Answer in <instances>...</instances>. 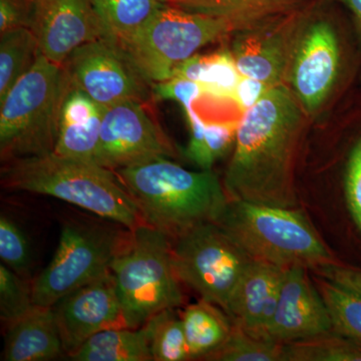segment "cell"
I'll list each match as a JSON object with an SVG mask.
<instances>
[{"instance_id":"obj_30","label":"cell","mask_w":361,"mask_h":361,"mask_svg":"<svg viewBox=\"0 0 361 361\" xmlns=\"http://www.w3.org/2000/svg\"><path fill=\"white\" fill-rule=\"evenodd\" d=\"M241 75L230 49L202 54L198 84L202 85L205 94L216 99H233Z\"/></svg>"},{"instance_id":"obj_20","label":"cell","mask_w":361,"mask_h":361,"mask_svg":"<svg viewBox=\"0 0 361 361\" xmlns=\"http://www.w3.org/2000/svg\"><path fill=\"white\" fill-rule=\"evenodd\" d=\"M169 6L229 21L237 30L292 13L300 0H164Z\"/></svg>"},{"instance_id":"obj_36","label":"cell","mask_w":361,"mask_h":361,"mask_svg":"<svg viewBox=\"0 0 361 361\" xmlns=\"http://www.w3.org/2000/svg\"><path fill=\"white\" fill-rule=\"evenodd\" d=\"M269 90L270 87L264 82L255 78L241 75L232 101L235 102L240 110L244 113L255 106Z\"/></svg>"},{"instance_id":"obj_21","label":"cell","mask_w":361,"mask_h":361,"mask_svg":"<svg viewBox=\"0 0 361 361\" xmlns=\"http://www.w3.org/2000/svg\"><path fill=\"white\" fill-rule=\"evenodd\" d=\"M180 313L191 360H205L227 341L234 326L222 308L201 298Z\"/></svg>"},{"instance_id":"obj_6","label":"cell","mask_w":361,"mask_h":361,"mask_svg":"<svg viewBox=\"0 0 361 361\" xmlns=\"http://www.w3.org/2000/svg\"><path fill=\"white\" fill-rule=\"evenodd\" d=\"M111 273L129 329H140L157 313L184 305L186 297L173 263L172 239L151 226L130 230Z\"/></svg>"},{"instance_id":"obj_16","label":"cell","mask_w":361,"mask_h":361,"mask_svg":"<svg viewBox=\"0 0 361 361\" xmlns=\"http://www.w3.org/2000/svg\"><path fill=\"white\" fill-rule=\"evenodd\" d=\"M30 30L40 54L59 66L78 47L103 39L92 0H35Z\"/></svg>"},{"instance_id":"obj_4","label":"cell","mask_w":361,"mask_h":361,"mask_svg":"<svg viewBox=\"0 0 361 361\" xmlns=\"http://www.w3.org/2000/svg\"><path fill=\"white\" fill-rule=\"evenodd\" d=\"M216 223L254 260L310 270L339 263L295 208L229 199Z\"/></svg>"},{"instance_id":"obj_35","label":"cell","mask_w":361,"mask_h":361,"mask_svg":"<svg viewBox=\"0 0 361 361\" xmlns=\"http://www.w3.org/2000/svg\"><path fill=\"white\" fill-rule=\"evenodd\" d=\"M35 0H0V33L30 28Z\"/></svg>"},{"instance_id":"obj_19","label":"cell","mask_w":361,"mask_h":361,"mask_svg":"<svg viewBox=\"0 0 361 361\" xmlns=\"http://www.w3.org/2000/svg\"><path fill=\"white\" fill-rule=\"evenodd\" d=\"M4 327L2 360L47 361L66 355L52 307L35 305Z\"/></svg>"},{"instance_id":"obj_12","label":"cell","mask_w":361,"mask_h":361,"mask_svg":"<svg viewBox=\"0 0 361 361\" xmlns=\"http://www.w3.org/2000/svg\"><path fill=\"white\" fill-rule=\"evenodd\" d=\"M341 47L329 21L316 20L301 28L287 82L306 115H314L329 97L341 70Z\"/></svg>"},{"instance_id":"obj_33","label":"cell","mask_w":361,"mask_h":361,"mask_svg":"<svg viewBox=\"0 0 361 361\" xmlns=\"http://www.w3.org/2000/svg\"><path fill=\"white\" fill-rule=\"evenodd\" d=\"M154 96L161 99L177 102L184 111L193 108L195 102L198 101L205 92L198 82L182 78H170L164 82L152 85Z\"/></svg>"},{"instance_id":"obj_3","label":"cell","mask_w":361,"mask_h":361,"mask_svg":"<svg viewBox=\"0 0 361 361\" xmlns=\"http://www.w3.org/2000/svg\"><path fill=\"white\" fill-rule=\"evenodd\" d=\"M2 186L54 197L129 230L146 225L118 176L94 161L52 153L4 161Z\"/></svg>"},{"instance_id":"obj_8","label":"cell","mask_w":361,"mask_h":361,"mask_svg":"<svg viewBox=\"0 0 361 361\" xmlns=\"http://www.w3.org/2000/svg\"><path fill=\"white\" fill-rule=\"evenodd\" d=\"M130 230L115 222L68 221L49 264L32 281L35 305L51 307L71 292L111 272Z\"/></svg>"},{"instance_id":"obj_38","label":"cell","mask_w":361,"mask_h":361,"mask_svg":"<svg viewBox=\"0 0 361 361\" xmlns=\"http://www.w3.org/2000/svg\"><path fill=\"white\" fill-rule=\"evenodd\" d=\"M348 7L355 20L356 35L361 44V0H334Z\"/></svg>"},{"instance_id":"obj_5","label":"cell","mask_w":361,"mask_h":361,"mask_svg":"<svg viewBox=\"0 0 361 361\" xmlns=\"http://www.w3.org/2000/svg\"><path fill=\"white\" fill-rule=\"evenodd\" d=\"M70 78L42 54L0 101L2 161L52 153Z\"/></svg>"},{"instance_id":"obj_7","label":"cell","mask_w":361,"mask_h":361,"mask_svg":"<svg viewBox=\"0 0 361 361\" xmlns=\"http://www.w3.org/2000/svg\"><path fill=\"white\" fill-rule=\"evenodd\" d=\"M229 21L188 13L164 2L137 32L115 42L148 84L169 80L197 51L236 32Z\"/></svg>"},{"instance_id":"obj_2","label":"cell","mask_w":361,"mask_h":361,"mask_svg":"<svg viewBox=\"0 0 361 361\" xmlns=\"http://www.w3.org/2000/svg\"><path fill=\"white\" fill-rule=\"evenodd\" d=\"M145 224L174 240L205 223L217 222L229 202L210 171L192 172L170 158H157L115 171Z\"/></svg>"},{"instance_id":"obj_28","label":"cell","mask_w":361,"mask_h":361,"mask_svg":"<svg viewBox=\"0 0 361 361\" xmlns=\"http://www.w3.org/2000/svg\"><path fill=\"white\" fill-rule=\"evenodd\" d=\"M282 361H361V345L332 329L283 344Z\"/></svg>"},{"instance_id":"obj_26","label":"cell","mask_w":361,"mask_h":361,"mask_svg":"<svg viewBox=\"0 0 361 361\" xmlns=\"http://www.w3.org/2000/svg\"><path fill=\"white\" fill-rule=\"evenodd\" d=\"M142 327L153 361L191 360L179 310L161 311Z\"/></svg>"},{"instance_id":"obj_31","label":"cell","mask_w":361,"mask_h":361,"mask_svg":"<svg viewBox=\"0 0 361 361\" xmlns=\"http://www.w3.org/2000/svg\"><path fill=\"white\" fill-rule=\"evenodd\" d=\"M0 258L9 269L32 281V253L27 239L18 223L4 213L0 217Z\"/></svg>"},{"instance_id":"obj_27","label":"cell","mask_w":361,"mask_h":361,"mask_svg":"<svg viewBox=\"0 0 361 361\" xmlns=\"http://www.w3.org/2000/svg\"><path fill=\"white\" fill-rule=\"evenodd\" d=\"M314 282L334 329L361 345V294L320 275L316 274Z\"/></svg>"},{"instance_id":"obj_23","label":"cell","mask_w":361,"mask_h":361,"mask_svg":"<svg viewBox=\"0 0 361 361\" xmlns=\"http://www.w3.org/2000/svg\"><path fill=\"white\" fill-rule=\"evenodd\" d=\"M190 141L185 155L201 170H212L214 164L234 148L239 121L207 122L194 108L185 111Z\"/></svg>"},{"instance_id":"obj_29","label":"cell","mask_w":361,"mask_h":361,"mask_svg":"<svg viewBox=\"0 0 361 361\" xmlns=\"http://www.w3.org/2000/svg\"><path fill=\"white\" fill-rule=\"evenodd\" d=\"M282 353L283 344L254 336L234 323L227 341L205 360L282 361Z\"/></svg>"},{"instance_id":"obj_18","label":"cell","mask_w":361,"mask_h":361,"mask_svg":"<svg viewBox=\"0 0 361 361\" xmlns=\"http://www.w3.org/2000/svg\"><path fill=\"white\" fill-rule=\"evenodd\" d=\"M104 111V106L70 82L61 106L54 153L75 160L94 161Z\"/></svg>"},{"instance_id":"obj_37","label":"cell","mask_w":361,"mask_h":361,"mask_svg":"<svg viewBox=\"0 0 361 361\" xmlns=\"http://www.w3.org/2000/svg\"><path fill=\"white\" fill-rule=\"evenodd\" d=\"M315 274L343 285L361 294V271L339 263H334L313 269Z\"/></svg>"},{"instance_id":"obj_17","label":"cell","mask_w":361,"mask_h":361,"mask_svg":"<svg viewBox=\"0 0 361 361\" xmlns=\"http://www.w3.org/2000/svg\"><path fill=\"white\" fill-rule=\"evenodd\" d=\"M286 268L253 260L233 292L226 313L249 334L265 337Z\"/></svg>"},{"instance_id":"obj_25","label":"cell","mask_w":361,"mask_h":361,"mask_svg":"<svg viewBox=\"0 0 361 361\" xmlns=\"http://www.w3.org/2000/svg\"><path fill=\"white\" fill-rule=\"evenodd\" d=\"M37 37L30 28L20 27L0 35V101L39 56Z\"/></svg>"},{"instance_id":"obj_32","label":"cell","mask_w":361,"mask_h":361,"mask_svg":"<svg viewBox=\"0 0 361 361\" xmlns=\"http://www.w3.org/2000/svg\"><path fill=\"white\" fill-rule=\"evenodd\" d=\"M32 281L23 279L4 263L0 264V318L2 324L18 319L32 310Z\"/></svg>"},{"instance_id":"obj_24","label":"cell","mask_w":361,"mask_h":361,"mask_svg":"<svg viewBox=\"0 0 361 361\" xmlns=\"http://www.w3.org/2000/svg\"><path fill=\"white\" fill-rule=\"evenodd\" d=\"M103 39L120 42L137 32L163 6L161 0H92Z\"/></svg>"},{"instance_id":"obj_34","label":"cell","mask_w":361,"mask_h":361,"mask_svg":"<svg viewBox=\"0 0 361 361\" xmlns=\"http://www.w3.org/2000/svg\"><path fill=\"white\" fill-rule=\"evenodd\" d=\"M345 195L351 215L361 230V137L349 156L345 174Z\"/></svg>"},{"instance_id":"obj_11","label":"cell","mask_w":361,"mask_h":361,"mask_svg":"<svg viewBox=\"0 0 361 361\" xmlns=\"http://www.w3.org/2000/svg\"><path fill=\"white\" fill-rule=\"evenodd\" d=\"M71 84L104 108L125 101L146 102L152 87L126 59L121 49L104 39L78 47L63 65Z\"/></svg>"},{"instance_id":"obj_39","label":"cell","mask_w":361,"mask_h":361,"mask_svg":"<svg viewBox=\"0 0 361 361\" xmlns=\"http://www.w3.org/2000/svg\"><path fill=\"white\" fill-rule=\"evenodd\" d=\"M161 1H163V2H164V0H161Z\"/></svg>"},{"instance_id":"obj_1","label":"cell","mask_w":361,"mask_h":361,"mask_svg":"<svg viewBox=\"0 0 361 361\" xmlns=\"http://www.w3.org/2000/svg\"><path fill=\"white\" fill-rule=\"evenodd\" d=\"M302 113L285 85L272 87L244 111L222 180L229 199L295 208L294 166Z\"/></svg>"},{"instance_id":"obj_15","label":"cell","mask_w":361,"mask_h":361,"mask_svg":"<svg viewBox=\"0 0 361 361\" xmlns=\"http://www.w3.org/2000/svg\"><path fill=\"white\" fill-rule=\"evenodd\" d=\"M308 270L299 265L285 270L276 307L266 329V338L285 344L334 329L326 304Z\"/></svg>"},{"instance_id":"obj_13","label":"cell","mask_w":361,"mask_h":361,"mask_svg":"<svg viewBox=\"0 0 361 361\" xmlns=\"http://www.w3.org/2000/svg\"><path fill=\"white\" fill-rule=\"evenodd\" d=\"M292 13L232 32L230 51L237 70L268 87L284 85L301 28Z\"/></svg>"},{"instance_id":"obj_9","label":"cell","mask_w":361,"mask_h":361,"mask_svg":"<svg viewBox=\"0 0 361 361\" xmlns=\"http://www.w3.org/2000/svg\"><path fill=\"white\" fill-rule=\"evenodd\" d=\"M178 277L201 299L227 310L252 259L217 223H205L172 240Z\"/></svg>"},{"instance_id":"obj_14","label":"cell","mask_w":361,"mask_h":361,"mask_svg":"<svg viewBox=\"0 0 361 361\" xmlns=\"http://www.w3.org/2000/svg\"><path fill=\"white\" fill-rule=\"evenodd\" d=\"M51 307L68 357L97 332L129 329L111 272L71 292Z\"/></svg>"},{"instance_id":"obj_22","label":"cell","mask_w":361,"mask_h":361,"mask_svg":"<svg viewBox=\"0 0 361 361\" xmlns=\"http://www.w3.org/2000/svg\"><path fill=\"white\" fill-rule=\"evenodd\" d=\"M75 361H153L146 332L111 329L97 332L70 356Z\"/></svg>"},{"instance_id":"obj_10","label":"cell","mask_w":361,"mask_h":361,"mask_svg":"<svg viewBox=\"0 0 361 361\" xmlns=\"http://www.w3.org/2000/svg\"><path fill=\"white\" fill-rule=\"evenodd\" d=\"M146 102L104 108L94 161L115 171L157 158H174V145L149 113Z\"/></svg>"}]
</instances>
